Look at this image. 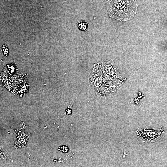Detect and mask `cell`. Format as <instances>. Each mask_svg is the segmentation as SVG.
<instances>
[{"mask_svg": "<svg viewBox=\"0 0 167 167\" xmlns=\"http://www.w3.org/2000/svg\"><path fill=\"white\" fill-rule=\"evenodd\" d=\"M135 132L139 139L143 142L152 143L159 139L163 134L164 131L161 126L157 131L139 128Z\"/></svg>", "mask_w": 167, "mask_h": 167, "instance_id": "7a4b0ae2", "label": "cell"}, {"mask_svg": "<svg viewBox=\"0 0 167 167\" xmlns=\"http://www.w3.org/2000/svg\"><path fill=\"white\" fill-rule=\"evenodd\" d=\"M88 23L85 21H80L78 24V27L80 30L85 31L88 27Z\"/></svg>", "mask_w": 167, "mask_h": 167, "instance_id": "8992f818", "label": "cell"}, {"mask_svg": "<svg viewBox=\"0 0 167 167\" xmlns=\"http://www.w3.org/2000/svg\"><path fill=\"white\" fill-rule=\"evenodd\" d=\"M136 0H108L107 10L110 17L121 21L132 19L136 14Z\"/></svg>", "mask_w": 167, "mask_h": 167, "instance_id": "6da1fadb", "label": "cell"}, {"mask_svg": "<svg viewBox=\"0 0 167 167\" xmlns=\"http://www.w3.org/2000/svg\"><path fill=\"white\" fill-rule=\"evenodd\" d=\"M121 79L108 80V82H106L100 88L99 90L100 92L108 94L115 91L121 85Z\"/></svg>", "mask_w": 167, "mask_h": 167, "instance_id": "277c9868", "label": "cell"}, {"mask_svg": "<svg viewBox=\"0 0 167 167\" xmlns=\"http://www.w3.org/2000/svg\"><path fill=\"white\" fill-rule=\"evenodd\" d=\"M101 68L104 77L106 80L121 79V75L112 60L102 63Z\"/></svg>", "mask_w": 167, "mask_h": 167, "instance_id": "3957f363", "label": "cell"}, {"mask_svg": "<svg viewBox=\"0 0 167 167\" xmlns=\"http://www.w3.org/2000/svg\"><path fill=\"white\" fill-rule=\"evenodd\" d=\"M104 77L101 69L95 66L91 72L90 82L94 87L98 89L101 86Z\"/></svg>", "mask_w": 167, "mask_h": 167, "instance_id": "5b68a950", "label": "cell"}]
</instances>
